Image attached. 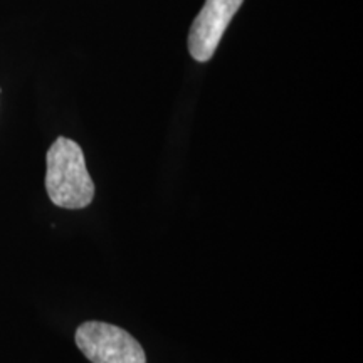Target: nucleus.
I'll return each mask as SVG.
<instances>
[{
  "label": "nucleus",
  "mask_w": 363,
  "mask_h": 363,
  "mask_svg": "<svg viewBox=\"0 0 363 363\" xmlns=\"http://www.w3.org/2000/svg\"><path fill=\"white\" fill-rule=\"evenodd\" d=\"M45 165V190L54 206L76 211L93 202L96 189L83 148L74 140L59 136L48 150Z\"/></svg>",
  "instance_id": "nucleus-1"
},
{
  "label": "nucleus",
  "mask_w": 363,
  "mask_h": 363,
  "mask_svg": "<svg viewBox=\"0 0 363 363\" xmlns=\"http://www.w3.org/2000/svg\"><path fill=\"white\" fill-rule=\"evenodd\" d=\"M76 345L91 363H147L142 345L128 331L103 321L81 325Z\"/></svg>",
  "instance_id": "nucleus-2"
},
{
  "label": "nucleus",
  "mask_w": 363,
  "mask_h": 363,
  "mask_svg": "<svg viewBox=\"0 0 363 363\" xmlns=\"http://www.w3.org/2000/svg\"><path fill=\"white\" fill-rule=\"evenodd\" d=\"M242 2L244 0H206L189 33V51L195 61H211L227 26Z\"/></svg>",
  "instance_id": "nucleus-3"
}]
</instances>
